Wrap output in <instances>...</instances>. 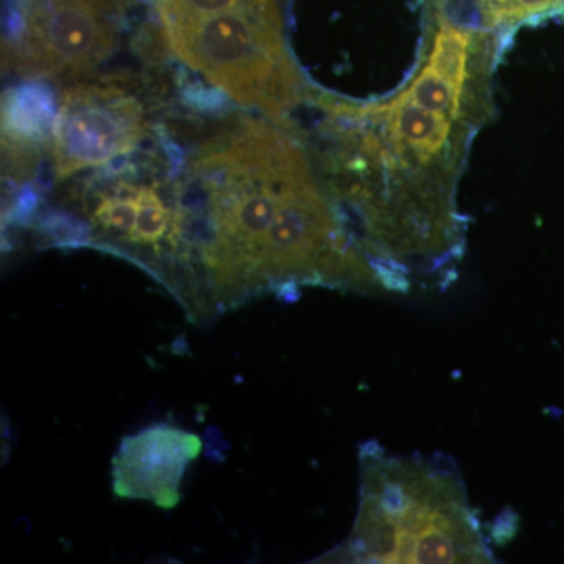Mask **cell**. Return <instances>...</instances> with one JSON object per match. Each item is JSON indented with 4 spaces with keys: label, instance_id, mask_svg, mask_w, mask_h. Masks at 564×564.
I'll list each match as a JSON object with an SVG mask.
<instances>
[{
    "label": "cell",
    "instance_id": "obj_1",
    "mask_svg": "<svg viewBox=\"0 0 564 564\" xmlns=\"http://www.w3.org/2000/svg\"><path fill=\"white\" fill-rule=\"evenodd\" d=\"M497 33L433 10L413 79L383 102L314 95L323 111L326 192L384 292L447 280L464 248L456 187L491 115Z\"/></svg>",
    "mask_w": 564,
    "mask_h": 564
},
{
    "label": "cell",
    "instance_id": "obj_2",
    "mask_svg": "<svg viewBox=\"0 0 564 564\" xmlns=\"http://www.w3.org/2000/svg\"><path fill=\"white\" fill-rule=\"evenodd\" d=\"M288 126L247 120L207 140L177 188L172 240L228 292L351 289L361 252Z\"/></svg>",
    "mask_w": 564,
    "mask_h": 564
},
{
    "label": "cell",
    "instance_id": "obj_3",
    "mask_svg": "<svg viewBox=\"0 0 564 564\" xmlns=\"http://www.w3.org/2000/svg\"><path fill=\"white\" fill-rule=\"evenodd\" d=\"M344 562L494 563L456 464L445 456L361 447V499Z\"/></svg>",
    "mask_w": 564,
    "mask_h": 564
},
{
    "label": "cell",
    "instance_id": "obj_4",
    "mask_svg": "<svg viewBox=\"0 0 564 564\" xmlns=\"http://www.w3.org/2000/svg\"><path fill=\"white\" fill-rule=\"evenodd\" d=\"M163 40L185 65L240 106L276 124L307 99L285 46L276 0L245 3L202 17H159Z\"/></svg>",
    "mask_w": 564,
    "mask_h": 564
},
{
    "label": "cell",
    "instance_id": "obj_5",
    "mask_svg": "<svg viewBox=\"0 0 564 564\" xmlns=\"http://www.w3.org/2000/svg\"><path fill=\"white\" fill-rule=\"evenodd\" d=\"M110 0H17L3 55L25 76L74 79L115 47Z\"/></svg>",
    "mask_w": 564,
    "mask_h": 564
},
{
    "label": "cell",
    "instance_id": "obj_6",
    "mask_svg": "<svg viewBox=\"0 0 564 564\" xmlns=\"http://www.w3.org/2000/svg\"><path fill=\"white\" fill-rule=\"evenodd\" d=\"M143 106L122 88L79 84L63 93L52 124L55 180L118 161L139 144Z\"/></svg>",
    "mask_w": 564,
    "mask_h": 564
},
{
    "label": "cell",
    "instance_id": "obj_7",
    "mask_svg": "<svg viewBox=\"0 0 564 564\" xmlns=\"http://www.w3.org/2000/svg\"><path fill=\"white\" fill-rule=\"evenodd\" d=\"M199 452L198 436L166 423L126 436L113 458V491L124 499L176 507L182 477Z\"/></svg>",
    "mask_w": 564,
    "mask_h": 564
},
{
    "label": "cell",
    "instance_id": "obj_8",
    "mask_svg": "<svg viewBox=\"0 0 564 564\" xmlns=\"http://www.w3.org/2000/svg\"><path fill=\"white\" fill-rule=\"evenodd\" d=\"M459 3H467L481 28L496 33L564 18V0H445L432 7L447 9Z\"/></svg>",
    "mask_w": 564,
    "mask_h": 564
},
{
    "label": "cell",
    "instance_id": "obj_9",
    "mask_svg": "<svg viewBox=\"0 0 564 564\" xmlns=\"http://www.w3.org/2000/svg\"><path fill=\"white\" fill-rule=\"evenodd\" d=\"M54 104L46 88L25 85L11 93L3 106V129L9 140L32 143L52 131Z\"/></svg>",
    "mask_w": 564,
    "mask_h": 564
},
{
    "label": "cell",
    "instance_id": "obj_10",
    "mask_svg": "<svg viewBox=\"0 0 564 564\" xmlns=\"http://www.w3.org/2000/svg\"><path fill=\"white\" fill-rule=\"evenodd\" d=\"M135 198L139 204V215L129 239L137 243H158L172 228V209L152 188H140L135 192Z\"/></svg>",
    "mask_w": 564,
    "mask_h": 564
},
{
    "label": "cell",
    "instance_id": "obj_11",
    "mask_svg": "<svg viewBox=\"0 0 564 564\" xmlns=\"http://www.w3.org/2000/svg\"><path fill=\"white\" fill-rule=\"evenodd\" d=\"M137 215H139V204H137L135 192L106 196L95 209V220L104 229L128 234V236H131L135 228Z\"/></svg>",
    "mask_w": 564,
    "mask_h": 564
}]
</instances>
